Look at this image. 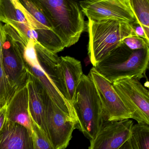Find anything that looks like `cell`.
<instances>
[{
    "mask_svg": "<svg viewBox=\"0 0 149 149\" xmlns=\"http://www.w3.org/2000/svg\"><path fill=\"white\" fill-rule=\"evenodd\" d=\"M2 63L14 90L27 83L28 72L23 58V48L8 36L2 48Z\"/></svg>",
    "mask_w": 149,
    "mask_h": 149,
    "instance_id": "30bf717a",
    "label": "cell"
},
{
    "mask_svg": "<svg viewBox=\"0 0 149 149\" xmlns=\"http://www.w3.org/2000/svg\"><path fill=\"white\" fill-rule=\"evenodd\" d=\"M88 75L95 84L103 109L104 121L132 118V116L115 91L112 84L98 74L94 68Z\"/></svg>",
    "mask_w": 149,
    "mask_h": 149,
    "instance_id": "9c48e42d",
    "label": "cell"
},
{
    "mask_svg": "<svg viewBox=\"0 0 149 149\" xmlns=\"http://www.w3.org/2000/svg\"><path fill=\"white\" fill-rule=\"evenodd\" d=\"M31 120L34 149H55L47 134L32 119Z\"/></svg>",
    "mask_w": 149,
    "mask_h": 149,
    "instance_id": "d6986e66",
    "label": "cell"
},
{
    "mask_svg": "<svg viewBox=\"0 0 149 149\" xmlns=\"http://www.w3.org/2000/svg\"><path fill=\"white\" fill-rule=\"evenodd\" d=\"M7 40V35L5 32L4 26L0 22V57L2 58V48Z\"/></svg>",
    "mask_w": 149,
    "mask_h": 149,
    "instance_id": "603a6c76",
    "label": "cell"
},
{
    "mask_svg": "<svg viewBox=\"0 0 149 149\" xmlns=\"http://www.w3.org/2000/svg\"><path fill=\"white\" fill-rule=\"evenodd\" d=\"M0 149H34L32 132L6 118L0 131Z\"/></svg>",
    "mask_w": 149,
    "mask_h": 149,
    "instance_id": "4fadbf2b",
    "label": "cell"
},
{
    "mask_svg": "<svg viewBox=\"0 0 149 149\" xmlns=\"http://www.w3.org/2000/svg\"><path fill=\"white\" fill-rule=\"evenodd\" d=\"M3 105H1V104H0V109H1V108H2V107H3Z\"/></svg>",
    "mask_w": 149,
    "mask_h": 149,
    "instance_id": "484cf974",
    "label": "cell"
},
{
    "mask_svg": "<svg viewBox=\"0 0 149 149\" xmlns=\"http://www.w3.org/2000/svg\"><path fill=\"white\" fill-rule=\"evenodd\" d=\"M6 106L4 105L0 109V131L2 129L6 120Z\"/></svg>",
    "mask_w": 149,
    "mask_h": 149,
    "instance_id": "cb8c5ba5",
    "label": "cell"
},
{
    "mask_svg": "<svg viewBox=\"0 0 149 149\" xmlns=\"http://www.w3.org/2000/svg\"><path fill=\"white\" fill-rule=\"evenodd\" d=\"M139 77L125 78L116 81L112 86L132 119L138 123L149 125V92Z\"/></svg>",
    "mask_w": 149,
    "mask_h": 149,
    "instance_id": "5b68a950",
    "label": "cell"
},
{
    "mask_svg": "<svg viewBox=\"0 0 149 149\" xmlns=\"http://www.w3.org/2000/svg\"><path fill=\"white\" fill-rule=\"evenodd\" d=\"M130 24L134 31L135 35L144 39L149 42V38L147 37L143 29L136 21Z\"/></svg>",
    "mask_w": 149,
    "mask_h": 149,
    "instance_id": "7402d4cb",
    "label": "cell"
},
{
    "mask_svg": "<svg viewBox=\"0 0 149 149\" xmlns=\"http://www.w3.org/2000/svg\"><path fill=\"white\" fill-rule=\"evenodd\" d=\"M36 42L30 40L23 48V56L28 72L35 77L51 100L70 117L77 123L72 105L63 96L50 77L40 64L36 50Z\"/></svg>",
    "mask_w": 149,
    "mask_h": 149,
    "instance_id": "52a82bcc",
    "label": "cell"
},
{
    "mask_svg": "<svg viewBox=\"0 0 149 149\" xmlns=\"http://www.w3.org/2000/svg\"><path fill=\"white\" fill-rule=\"evenodd\" d=\"M50 22L54 32L65 47L79 41L85 29L84 15L76 1L70 0H35Z\"/></svg>",
    "mask_w": 149,
    "mask_h": 149,
    "instance_id": "6da1fadb",
    "label": "cell"
},
{
    "mask_svg": "<svg viewBox=\"0 0 149 149\" xmlns=\"http://www.w3.org/2000/svg\"><path fill=\"white\" fill-rule=\"evenodd\" d=\"M119 149H133L131 145L130 139L126 141Z\"/></svg>",
    "mask_w": 149,
    "mask_h": 149,
    "instance_id": "d4e9b609",
    "label": "cell"
},
{
    "mask_svg": "<svg viewBox=\"0 0 149 149\" xmlns=\"http://www.w3.org/2000/svg\"><path fill=\"white\" fill-rule=\"evenodd\" d=\"M130 140L133 149H149V125H133Z\"/></svg>",
    "mask_w": 149,
    "mask_h": 149,
    "instance_id": "e0dca14e",
    "label": "cell"
},
{
    "mask_svg": "<svg viewBox=\"0 0 149 149\" xmlns=\"http://www.w3.org/2000/svg\"><path fill=\"white\" fill-rule=\"evenodd\" d=\"M122 43L132 50L144 49L149 46V42L147 41L136 35L126 37L123 40Z\"/></svg>",
    "mask_w": 149,
    "mask_h": 149,
    "instance_id": "44dd1931",
    "label": "cell"
},
{
    "mask_svg": "<svg viewBox=\"0 0 149 149\" xmlns=\"http://www.w3.org/2000/svg\"><path fill=\"white\" fill-rule=\"evenodd\" d=\"M149 61V47L132 50L122 43L93 68L112 84L124 78H142L148 69Z\"/></svg>",
    "mask_w": 149,
    "mask_h": 149,
    "instance_id": "7a4b0ae2",
    "label": "cell"
},
{
    "mask_svg": "<svg viewBox=\"0 0 149 149\" xmlns=\"http://www.w3.org/2000/svg\"><path fill=\"white\" fill-rule=\"evenodd\" d=\"M15 21L24 23L36 30L37 21L19 0H0V22Z\"/></svg>",
    "mask_w": 149,
    "mask_h": 149,
    "instance_id": "2e32d148",
    "label": "cell"
},
{
    "mask_svg": "<svg viewBox=\"0 0 149 149\" xmlns=\"http://www.w3.org/2000/svg\"><path fill=\"white\" fill-rule=\"evenodd\" d=\"M45 123L48 138L55 149H65L69 144L77 123L45 95Z\"/></svg>",
    "mask_w": 149,
    "mask_h": 149,
    "instance_id": "8992f818",
    "label": "cell"
},
{
    "mask_svg": "<svg viewBox=\"0 0 149 149\" xmlns=\"http://www.w3.org/2000/svg\"><path fill=\"white\" fill-rule=\"evenodd\" d=\"M133 125L130 119L104 122L88 149H119L130 139Z\"/></svg>",
    "mask_w": 149,
    "mask_h": 149,
    "instance_id": "8fae6325",
    "label": "cell"
},
{
    "mask_svg": "<svg viewBox=\"0 0 149 149\" xmlns=\"http://www.w3.org/2000/svg\"><path fill=\"white\" fill-rule=\"evenodd\" d=\"M79 5L84 15L94 21L115 19L130 24L136 21L130 0H86Z\"/></svg>",
    "mask_w": 149,
    "mask_h": 149,
    "instance_id": "ba28073f",
    "label": "cell"
},
{
    "mask_svg": "<svg viewBox=\"0 0 149 149\" xmlns=\"http://www.w3.org/2000/svg\"><path fill=\"white\" fill-rule=\"evenodd\" d=\"M88 56L93 67L122 44L126 37L135 35L130 23L115 19L87 23Z\"/></svg>",
    "mask_w": 149,
    "mask_h": 149,
    "instance_id": "277c9868",
    "label": "cell"
},
{
    "mask_svg": "<svg viewBox=\"0 0 149 149\" xmlns=\"http://www.w3.org/2000/svg\"><path fill=\"white\" fill-rule=\"evenodd\" d=\"M6 106L8 120L19 124L32 132L27 82L15 91Z\"/></svg>",
    "mask_w": 149,
    "mask_h": 149,
    "instance_id": "5bb4252c",
    "label": "cell"
},
{
    "mask_svg": "<svg viewBox=\"0 0 149 149\" xmlns=\"http://www.w3.org/2000/svg\"><path fill=\"white\" fill-rule=\"evenodd\" d=\"M58 70L66 99L73 107L76 90L83 75L81 63L71 56H60Z\"/></svg>",
    "mask_w": 149,
    "mask_h": 149,
    "instance_id": "7c38bea8",
    "label": "cell"
},
{
    "mask_svg": "<svg viewBox=\"0 0 149 149\" xmlns=\"http://www.w3.org/2000/svg\"><path fill=\"white\" fill-rule=\"evenodd\" d=\"M136 21L149 38V0H130Z\"/></svg>",
    "mask_w": 149,
    "mask_h": 149,
    "instance_id": "ac0fdd59",
    "label": "cell"
},
{
    "mask_svg": "<svg viewBox=\"0 0 149 149\" xmlns=\"http://www.w3.org/2000/svg\"><path fill=\"white\" fill-rule=\"evenodd\" d=\"M15 91L9 84L3 67L2 58L0 57V104L6 105Z\"/></svg>",
    "mask_w": 149,
    "mask_h": 149,
    "instance_id": "ffe728a7",
    "label": "cell"
},
{
    "mask_svg": "<svg viewBox=\"0 0 149 149\" xmlns=\"http://www.w3.org/2000/svg\"><path fill=\"white\" fill-rule=\"evenodd\" d=\"M27 84L30 118L47 135L45 123V98L46 92L38 80L29 73Z\"/></svg>",
    "mask_w": 149,
    "mask_h": 149,
    "instance_id": "9a60e30c",
    "label": "cell"
},
{
    "mask_svg": "<svg viewBox=\"0 0 149 149\" xmlns=\"http://www.w3.org/2000/svg\"><path fill=\"white\" fill-rule=\"evenodd\" d=\"M73 108L77 128L90 140L94 139L105 121L98 92L88 75L83 74L77 88Z\"/></svg>",
    "mask_w": 149,
    "mask_h": 149,
    "instance_id": "3957f363",
    "label": "cell"
}]
</instances>
